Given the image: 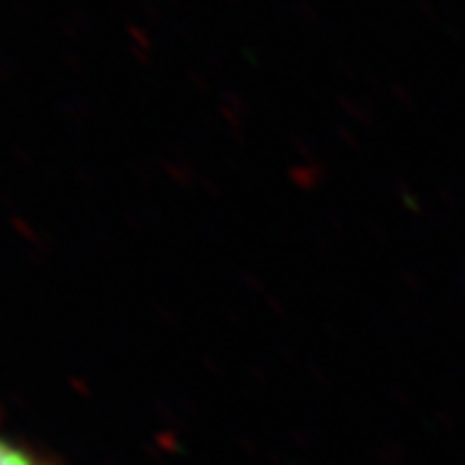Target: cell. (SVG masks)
<instances>
[{"label": "cell", "instance_id": "cell-1", "mask_svg": "<svg viewBox=\"0 0 465 465\" xmlns=\"http://www.w3.org/2000/svg\"><path fill=\"white\" fill-rule=\"evenodd\" d=\"M0 465H54L38 449L19 442L15 437L0 435Z\"/></svg>", "mask_w": 465, "mask_h": 465}]
</instances>
